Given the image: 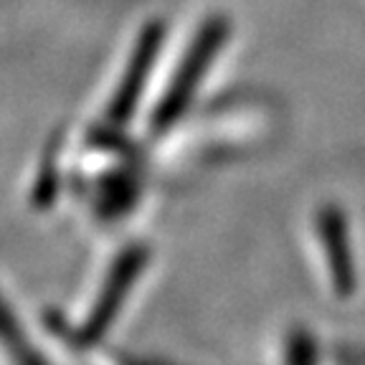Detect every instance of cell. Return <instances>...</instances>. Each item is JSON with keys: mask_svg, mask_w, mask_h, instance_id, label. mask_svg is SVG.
I'll return each mask as SVG.
<instances>
[{"mask_svg": "<svg viewBox=\"0 0 365 365\" xmlns=\"http://www.w3.org/2000/svg\"><path fill=\"white\" fill-rule=\"evenodd\" d=\"M145 264H148V251L143 246H132L122 254L117 262L109 269L107 279H104V289H99V294L94 297V304L89 309V317H86V330L91 335L104 332L112 322V317L117 314L120 304L127 299L132 289V282L137 279V274L143 272Z\"/></svg>", "mask_w": 365, "mask_h": 365, "instance_id": "cell-3", "label": "cell"}, {"mask_svg": "<svg viewBox=\"0 0 365 365\" xmlns=\"http://www.w3.org/2000/svg\"><path fill=\"white\" fill-rule=\"evenodd\" d=\"M228 38V23L226 18H208V21L195 31L190 38L188 48L182 53L178 68L170 74V84L160 94V102L155 104L153 117H150V130L165 132L168 127L175 125V120L185 112L190 102H193L198 84L208 68H211L216 53L221 51V46Z\"/></svg>", "mask_w": 365, "mask_h": 365, "instance_id": "cell-1", "label": "cell"}, {"mask_svg": "<svg viewBox=\"0 0 365 365\" xmlns=\"http://www.w3.org/2000/svg\"><path fill=\"white\" fill-rule=\"evenodd\" d=\"M160 46V26H150L140 34L135 43V51L130 56V63L125 66V74L120 76V84L114 89L112 102H109V122L112 125H125L130 114L137 107V94L145 86V79L153 66L155 51Z\"/></svg>", "mask_w": 365, "mask_h": 365, "instance_id": "cell-4", "label": "cell"}, {"mask_svg": "<svg viewBox=\"0 0 365 365\" xmlns=\"http://www.w3.org/2000/svg\"><path fill=\"white\" fill-rule=\"evenodd\" d=\"M312 236L317 241L322 267L327 269V279L337 297H350L355 289V254L350 221L340 205H319L312 216Z\"/></svg>", "mask_w": 365, "mask_h": 365, "instance_id": "cell-2", "label": "cell"}]
</instances>
